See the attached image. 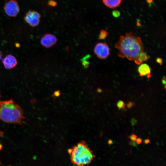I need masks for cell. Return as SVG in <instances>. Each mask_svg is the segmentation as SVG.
<instances>
[{"instance_id":"83f0119b","label":"cell","mask_w":166,"mask_h":166,"mask_svg":"<svg viewBox=\"0 0 166 166\" xmlns=\"http://www.w3.org/2000/svg\"><path fill=\"white\" fill-rule=\"evenodd\" d=\"M97 91L99 93H100L102 92V90L100 89H99L97 90Z\"/></svg>"},{"instance_id":"52a82bcc","label":"cell","mask_w":166,"mask_h":166,"mask_svg":"<svg viewBox=\"0 0 166 166\" xmlns=\"http://www.w3.org/2000/svg\"><path fill=\"white\" fill-rule=\"evenodd\" d=\"M2 62L5 68L12 69L17 64L16 58L11 54L7 55L2 59Z\"/></svg>"},{"instance_id":"7c38bea8","label":"cell","mask_w":166,"mask_h":166,"mask_svg":"<svg viewBox=\"0 0 166 166\" xmlns=\"http://www.w3.org/2000/svg\"><path fill=\"white\" fill-rule=\"evenodd\" d=\"M40 42L43 46L47 48H50L53 46L44 36L41 38Z\"/></svg>"},{"instance_id":"f1b7e54d","label":"cell","mask_w":166,"mask_h":166,"mask_svg":"<svg viewBox=\"0 0 166 166\" xmlns=\"http://www.w3.org/2000/svg\"><path fill=\"white\" fill-rule=\"evenodd\" d=\"M164 88L165 89H166V85H164Z\"/></svg>"},{"instance_id":"5bb4252c","label":"cell","mask_w":166,"mask_h":166,"mask_svg":"<svg viewBox=\"0 0 166 166\" xmlns=\"http://www.w3.org/2000/svg\"><path fill=\"white\" fill-rule=\"evenodd\" d=\"M117 105L119 110H120L121 109H125V104L122 101H119L117 102Z\"/></svg>"},{"instance_id":"f546056e","label":"cell","mask_w":166,"mask_h":166,"mask_svg":"<svg viewBox=\"0 0 166 166\" xmlns=\"http://www.w3.org/2000/svg\"></svg>"},{"instance_id":"4316f807","label":"cell","mask_w":166,"mask_h":166,"mask_svg":"<svg viewBox=\"0 0 166 166\" xmlns=\"http://www.w3.org/2000/svg\"><path fill=\"white\" fill-rule=\"evenodd\" d=\"M2 54L1 52L0 51V60L1 59L2 57Z\"/></svg>"},{"instance_id":"d6986e66","label":"cell","mask_w":166,"mask_h":166,"mask_svg":"<svg viewBox=\"0 0 166 166\" xmlns=\"http://www.w3.org/2000/svg\"><path fill=\"white\" fill-rule=\"evenodd\" d=\"M48 4L51 6H55L56 5V3L53 1H50Z\"/></svg>"},{"instance_id":"6da1fadb","label":"cell","mask_w":166,"mask_h":166,"mask_svg":"<svg viewBox=\"0 0 166 166\" xmlns=\"http://www.w3.org/2000/svg\"><path fill=\"white\" fill-rule=\"evenodd\" d=\"M115 47L118 50L119 57L126 58L129 61L134 60L144 49L141 38L131 32L121 36Z\"/></svg>"},{"instance_id":"e0dca14e","label":"cell","mask_w":166,"mask_h":166,"mask_svg":"<svg viewBox=\"0 0 166 166\" xmlns=\"http://www.w3.org/2000/svg\"><path fill=\"white\" fill-rule=\"evenodd\" d=\"M137 138V136L134 134H132L129 137V138L132 141L136 140Z\"/></svg>"},{"instance_id":"4fadbf2b","label":"cell","mask_w":166,"mask_h":166,"mask_svg":"<svg viewBox=\"0 0 166 166\" xmlns=\"http://www.w3.org/2000/svg\"><path fill=\"white\" fill-rule=\"evenodd\" d=\"M108 35V32L104 30H102L100 33L99 37L100 39L103 40Z\"/></svg>"},{"instance_id":"5b68a950","label":"cell","mask_w":166,"mask_h":166,"mask_svg":"<svg viewBox=\"0 0 166 166\" xmlns=\"http://www.w3.org/2000/svg\"><path fill=\"white\" fill-rule=\"evenodd\" d=\"M94 51L97 57L101 59L106 58L110 54L109 47L105 43H97L94 47Z\"/></svg>"},{"instance_id":"4dcf8cb0","label":"cell","mask_w":166,"mask_h":166,"mask_svg":"<svg viewBox=\"0 0 166 166\" xmlns=\"http://www.w3.org/2000/svg\"></svg>"},{"instance_id":"2e32d148","label":"cell","mask_w":166,"mask_h":166,"mask_svg":"<svg viewBox=\"0 0 166 166\" xmlns=\"http://www.w3.org/2000/svg\"><path fill=\"white\" fill-rule=\"evenodd\" d=\"M135 105V104L134 102L130 101H129L126 105L128 109L131 108L132 106H134Z\"/></svg>"},{"instance_id":"cb8c5ba5","label":"cell","mask_w":166,"mask_h":166,"mask_svg":"<svg viewBox=\"0 0 166 166\" xmlns=\"http://www.w3.org/2000/svg\"><path fill=\"white\" fill-rule=\"evenodd\" d=\"M144 142L145 144H148L150 142V140L148 139H146L144 140Z\"/></svg>"},{"instance_id":"d4e9b609","label":"cell","mask_w":166,"mask_h":166,"mask_svg":"<svg viewBox=\"0 0 166 166\" xmlns=\"http://www.w3.org/2000/svg\"><path fill=\"white\" fill-rule=\"evenodd\" d=\"M162 82L163 84L165 85L166 84V78L165 77L163 78L162 80Z\"/></svg>"},{"instance_id":"7402d4cb","label":"cell","mask_w":166,"mask_h":166,"mask_svg":"<svg viewBox=\"0 0 166 166\" xmlns=\"http://www.w3.org/2000/svg\"><path fill=\"white\" fill-rule=\"evenodd\" d=\"M129 144L130 145H133L134 147L136 146V143L135 141H131L130 142Z\"/></svg>"},{"instance_id":"8992f818","label":"cell","mask_w":166,"mask_h":166,"mask_svg":"<svg viewBox=\"0 0 166 166\" xmlns=\"http://www.w3.org/2000/svg\"><path fill=\"white\" fill-rule=\"evenodd\" d=\"M40 14L35 11H30L25 15L24 19L25 22L32 27H35L40 22Z\"/></svg>"},{"instance_id":"603a6c76","label":"cell","mask_w":166,"mask_h":166,"mask_svg":"<svg viewBox=\"0 0 166 166\" xmlns=\"http://www.w3.org/2000/svg\"><path fill=\"white\" fill-rule=\"evenodd\" d=\"M108 143L109 144L111 145L113 144V142L112 140L109 139L108 140Z\"/></svg>"},{"instance_id":"1f68e13d","label":"cell","mask_w":166,"mask_h":166,"mask_svg":"<svg viewBox=\"0 0 166 166\" xmlns=\"http://www.w3.org/2000/svg\"></svg>"},{"instance_id":"484cf974","label":"cell","mask_w":166,"mask_h":166,"mask_svg":"<svg viewBox=\"0 0 166 166\" xmlns=\"http://www.w3.org/2000/svg\"><path fill=\"white\" fill-rule=\"evenodd\" d=\"M147 2L149 3L152 2L153 0H147Z\"/></svg>"},{"instance_id":"ba28073f","label":"cell","mask_w":166,"mask_h":166,"mask_svg":"<svg viewBox=\"0 0 166 166\" xmlns=\"http://www.w3.org/2000/svg\"><path fill=\"white\" fill-rule=\"evenodd\" d=\"M151 68L145 63L140 64L138 68V71L140 76H147L148 78H149L151 76Z\"/></svg>"},{"instance_id":"7a4b0ae2","label":"cell","mask_w":166,"mask_h":166,"mask_svg":"<svg viewBox=\"0 0 166 166\" xmlns=\"http://www.w3.org/2000/svg\"><path fill=\"white\" fill-rule=\"evenodd\" d=\"M25 119L22 109L12 100L0 101V121L22 124Z\"/></svg>"},{"instance_id":"ffe728a7","label":"cell","mask_w":166,"mask_h":166,"mask_svg":"<svg viewBox=\"0 0 166 166\" xmlns=\"http://www.w3.org/2000/svg\"><path fill=\"white\" fill-rule=\"evenodd\" d=\"M156 62L160 64V65H161L162 64V59L160 58H158L156 59Z\"/></svg>"},{"instance_id":"277c9868","label":"cell","mask_w":166,"mask_h":166,"mask_svg":"<svg viewBox=\"0 0 166 166\" xmlns=\"http://www.w3.org/2000/svg\"><path fill=\"white\" fill-rule=\"evenodd\" d=\"M4 9L6 14L10 17H15L19 13L20 8L15 0H10L5 5Z\"/></svg>"},{"instance_id":"9c48e42d","label":"cell","mask_w":166,"mask_h":166,"mask_svg":"<svg viewBox=\"0 0 166 166\" xmlns=\"http://www.w3.org/2000/svg\"><path fill=\"white\" fill-rule=\"evenodd\" d=\"M150 58V56L144 51L141 52L134 61L136 64L140 65L143 61H148Z\"/></svg>"},{"instance_id":"9a60e30c","label":"cell","mask_w":166,"mask_h":166,"mask_svg":"<svg viewBox=\"0 0 166 166\" xmlns=\"http://www.w3.org/2000/svg\"><path fill=\"white\" fill-rule=\"evenodd\" d=\"M113 16L115 18H118L120 16V12L117 10H114L112 12Z\"/></svg>"},{"instance_id":"8fae6325","label":"cell","mask_w":166,"mask_h":166,"mask_svg":"<svg viewBox=\"0 0 166 166\" xmlns=\"http://www.w3.org/2000/svg\"><path fill=\"white\" fill-rule=\"evenodd\" d=\"M43 36H44L53 45L55 44L57 42L56 37L53 34H45Z\"/></svg>"},{"instance_id":"3957f363","label":"cell","mask_w":166,"mask_h":166,"mask_svg":"<svg viewBox=\"0 0 166 166\" xmlns=\"http://www.w3.org/2000/svg\"><path fill=\"white\" fill-rule=\"evenodd\" d=\"M72 163L74 166L89 165L95 157L85 142L82 141L69 149Z\"/></svg>"},{"instance_id":"44dd1931","label":"cell","mask_w":166,"mask_h":166,"mask_svg":"<svg viewBox=\"0 0 166 166\" xmlns=\"http://www.w3.org/2000/svg\"><path fill=\"white\" fill-rule=\"evenodd\" d=\"M136 142L138 144H140L141 143L142 141L141 139L140 138L136 139Z\"/></svg>"},{"instance_id":"30bf717a","label":"cell","mask_w":166,"mask_h":166,"mask_svg":"<svg viewBox=\"0 0 166 166\" xmlns=\"http://www.w3.org/2000/svg\"><path fill=\"white\" fill-rule=\"evenodd\" d=\"M122 0H102L104 5L110 8H115L119 6Z\"/></svg>"},{"instance_id":"ac0fdd59","label":"cell","mask_w":166,"mask_h":166,"mask_svg":"<svg viewBox=\"0 0 166 166\" xmlns=\"http://www.w3.org/2000/svg\"><path fill=\"white\" fill-rule=\"evenodd\" d=\"M131 122L132 125L133 126L137 123V121L134 118H132L131 119Z\"/></svg>"}]
</instances>
